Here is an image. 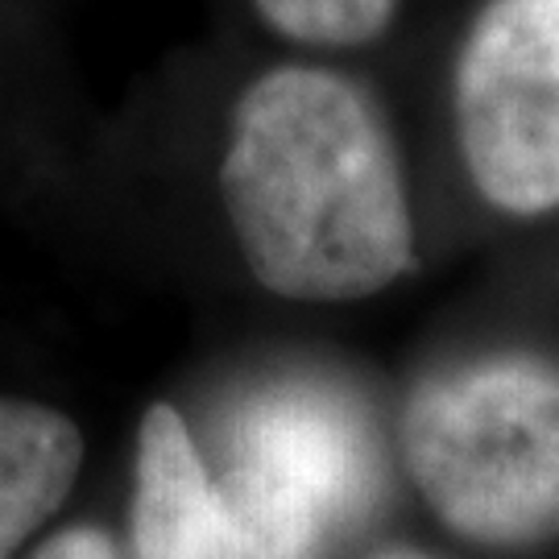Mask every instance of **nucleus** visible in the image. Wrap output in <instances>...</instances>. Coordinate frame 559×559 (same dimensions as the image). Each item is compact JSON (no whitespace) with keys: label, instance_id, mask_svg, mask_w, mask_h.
<instances>
[{"label":"nucleus","instance_id":"7ed1b4c3","mask_svg":"<svg viewBox=\"0 0 559 559\" xmlns=\"http://www.w3.org/2000/svg\"><path fill=\"white\" fill-rule=\"evenodd\" d=\"M456 138L485 200L559 207V0H489L460 46Z\"/></svg>","mask_w":559,"mask_h":559},{"label":"nucleus","instance_id":"20e7f679","mask_svg":"<svg viewBox=\"0 0 559 559\" xmlns=\"http://www.w3.org/2000/svg\"><path fill=\"white\" fill-rule=\"evenodd\" d=\"M332 519L253 460L207 477L175 406H150L138 436V559H311Z\"/></svg>","mask_w":559,"mask_h":559},{"label":"nucleus","instance_id":"f257e3e1","mask_svg":"<svg viewBox=\"0 0 559 559\" xmlns=\"http://www.w3.org/2000/svg\"><path fill=\"white\" fill-rule=\"evenodd\" d=\"M221 182L249 274L282 299H369L415 265L394 133L340 71L290 62L249 83Z\"/></svg>","mask_w":559,"mask_h":559},{"label":"nucleus","instance_id":"6e6552de","mask_svg":"<svg viewBox=\"0 0 559 559\" xmlns=\"http://www.w3.org/2000/svg\"><path fill=\"white\" fill-rule=\"evenodd\" d=\"M34 559H117L112 543L100 531H67L59 539H50Z\"/></svg>","mask_w":559,"mask_h":559},{"label":"nucleus","instance_id":"1a4fd4ad","mask_svg":"<svg viewBox=\"0 0 559 559\" xmlns=\"http://www.w3.org/2000/svg\"><path fill=\"white\" fill-rule=\"evenodd\" d=\"M381 559H423V556H415V551H385Z\"/></svg>","mask_w":559,"mask_h":559},{"label":"nucleus","instance_id":"39448f33","mask_svg":"<svg viewBox=\"0 0 559 559\" xmlns=\"http://www.w3.org/2000/svg\"><path fill=\"white\" fill-rule=\"evenodd\" d=\"M228 456L274 468L336 526L373 493L369 431L357 411L323 385L290 381L245 399L228 427Z\"/></svg>","mask_w":559,"mask_h":559},{"label":"nucleus","instance_id":"0eeeda50","mask_svg":"<svg viewBox=\"0 0 559 559\" xmlns=\"http://www.w3.org/2000/svg\"><path fill=\"white\" fill-rule=\"evenodd\" d=\"M261 21L302 46H360L390 25L399 0H253Z\"/></svg>","mask_w":559,"mask_h":559},{"label":"nucleus","instance_id":"f03ea898","mask_svg":"<svg viewBox=\"0 0 559 559\" xmlns=\"http://www.w3.org/2000/svg\"><path fill=\"white\" fill-rule=\"evenodd\" d=\"M427 506L485 547L559 539V365L489 357L427 378L402 411Z\"/></svg>","mask_w":559,"mask_h":559},{"label":"nucleus","instance_id":"423d86ee","mask_svg":"<svg viewBox=\"0 0 559 559\" xmlns=\"http://www.w3.org/2000/svg\"><path fill=\"white\" fill-rule=\"evenodd\" d=\"M83 440L38 402L0 399V559H9L71 493Z\"/></svg>","mask_w":559,"mask_h":559}]
</instances>
